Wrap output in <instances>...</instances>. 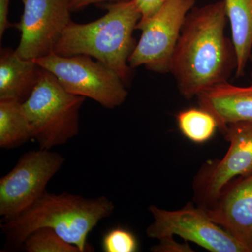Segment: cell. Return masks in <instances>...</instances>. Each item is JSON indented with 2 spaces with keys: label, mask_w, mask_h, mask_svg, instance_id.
I'll list each match as a JSON object with an SVG mask.
<instances>
[{
  "label": "cell",
  "mask_w": 252,
  "mask_h": 252,
  "mask_svg": "<svg viewBox=\"0 0 252 252\" xmlns=\"http://www.w3.org/2000/svg\"><path fill=\"white\" fill-rule=\"evenodd\" d=\"M140 11L141 18L137 26L143 24L152 18L161 7L165 0H134ZM136 27V28H137Z\"/></svg>",
  "instance_id": "cell-19"
},
{
  "label": "cell",
  "mask_w": 252,
  "mask_h": 252,
  "mask_svg": "<svg viewBox=\"0 0 252 252\" xmlns=\"http://www.w3.org/2000/svg\"><path fill=\"white\" fill-rule=\"evenodd\" d=\"M177 121L184 136L196 144L210 140L219 128L215 118L200 107L182 111L177 114Z\"/></svg>",
  "instance_id": "cell-16"
},
{
  "label": "cell",
  "mask_w": 252,
  "mask_h": 252,
  "mask_svg": "<svg viewBox=\"0 0 252 252\" xmlns=\"http://www.w3.org/2000/svg\"><path fill=\"white\" fill-rule=\"evenodd\" d=\"M195 0H165L160 9L137 26L142 34L128 63L132 69L144 66L152 72H170V64L182 26Z\"/></svg>",
  "instance_id": "cell-6"
},
{
  "label": "cell",
  "mask_w": 252,
  "mask_h": 252,
  "mask_svg": "<svg viewBox=\"0 0 252 252\" xmlns=\"http://www.w3.org/2000/svg\"><path fill=\"white\" fill-rule=\"evenodd\" d=\"M107 1H113V0H72L71 9L72 11H80L89 5L98 4V3Z\"/></svg>",
  "instance_id": "cell-22"
},
{
  "label": "cell",
  "mask_w": 252,
  "mask_h": 252,
  "mask_svg": "<svg viewBox=\"0 0 252 252\" xmlns=\"http://www.w3.org/2000/svg\"><path fill=\"white\" fill-rule=\"evenodd\" d=\"M237 56L235 74L244 75L252 49V0H224Z\"/></svg>",
  "instance_id": "cell-14"
},
{
  "label": "cell",
  "mask_w": 252,
  "mask_h": 252,
  "mask_svg": "<svg viewBox=\"0 0 252 252\" xmlns=\"http://www.w3.org/2000/svg\"><path fill=\"white\" fill-rule=\"evenodd\" d=\"M196 97L199 107L215 118L223 132L230 124L252 122V84L243 87L225 81L205 89Z\"/></svg>",
  "instance_id": "cell-12"
},
{
  "label": "cell",
  "mask_w": 252,
  "mask_h": 252,
  "mask_svg": "<svg viewBox=\"0 0 252 252\" xmlns=\"http://www.w3.org/2000/svg\"><path fill=\"white\" fill-rule=\"evenodd\" d=\"M32 139L31 126L23 103L0 101V147L16 149Z\"/></svg>",
  "instance_id": "cell-15"
},
{
  "label": "cell",
  "mask_w": 252,
  "mask_h": 252,
  "mask_svg": "<svg viewBox=\"0 0 252 252\" xmlns=\"http://www.w3.org/2000/svg\"><path fill=\"white\" fill-rule=\"evenodd\" d=\"M114 210V204L105 196L89 198L46 190L24 211L3 218L0 227L12 245H22L34 230L49 228L80 252H91L87 241L89 233L101 220L110 217Z\"/></svg>",
  "instance_id": "cell-2"
},
{
  "label": "cell",
  "mask_w": 252,
  "mask_h": 252,
  "mask_svg": "<svg viewBox=\"0 0 252 252\" xmlns=\"http://www.w3.org/2000/svg\"><path fill=\"white\" fill-rule=\"evenodd\" d=\"M250 61H251V62L252 63V54L251 55V56H250ZM251 77L252 79V72H251Z\"/></svg>",
  "instance_id": "cell-23"
},
{
  "label": "cell",
  "mask_w": 252,
  "mask_h": 252,
  "mask_svg": "<svg viewBox=\"0 0 252 252\" xmlns=\"http://www.w3.org/2000/svg\"><path fill=\"white\" fill-rule=\"evenodd\" d=\"M226 21L224 0L193 7L187 14L170 68L185 98L228 81L236 71L234 45L225 34Z\"/></svg>",
  "instance_id": "cell-1"
},
{
  "label": "cell",
  "mask_w": 252,
  "mask_h": 252,
  "mask_svg": "<svg viewBox=\"0 0 252 252\" xmlns=\"http://www.w3.org/2000/svg\"><path fill=\"white\" fill-rule=\"evenodd\" d=\"M10 0H0V37H2L6 28L12 25L8 21Z\"/></svg>",
  "instance_id": "cell-21"
},
{
  "label": "cell",
  "mask_w": 252,
  "mask_h": 252,
  "mask_svg": "<svg viewBox=\"0 0 252 252\" xmlns=\"http://www.w3.org/2000/svg\"><path fill=\"white\" fill-rule=\"evenodd\" d=\"M64 161L61 154L40 148L21 156L14 168L0 180V215L14 217L32 205Z\"/></svg>",
  "instance_id": "cell-7"
},
{
  "label": "cell",
  "mask_w": 252,
  "mask_h": 252,
  "mask_svg": "<svg viewBox=\"0 0 252 252\" xmlns=\"http://www.w3.org/2000/svg\"><path fill=\"white\" fill-rule=\"evenodd\" d=\"M205 212L214 222L252 252V173L228 188Z\"/></svg>",
  "instance_id": "cell-11"
},
{
  "label": "cell",
  "mask_w": 252,
  "mask_h": 252,
  "mask_svg": "<svg viewBox=\"0 0 252 252\" xmlns=\"http://www.w3.org/2000/svg\"><path fill=\"white\" fill-rule=\"evenodd\" d=\"M91 58L52 53L34 61L51 73L67 92L94 99L104 108L122 105L127 97L125 83L111 68Z\"/></svg>",
  "instance_id": "cell-5"
},
{
  "label": "cell",
  "mask_w": 252,
  "mask_h": 252,
  "mask_svg": "<svg viewBox=\"0 0 252 252\" xmlns=\"http://www.w3.org/2000/svg\"><path fill=\"white\" fill-rule=\"evenodd\" d=\"M104 7L107 14L94 22L80 24L71 21L54 53L91 56L111 68L126 83L132 69L129 59L136 46L133 32L142 15L134 0H122Z\"/></svg>",
  "instance_id": "cell-3"
},
{
  "label": "cell",
  "mask_w": 252,
  "mask_h": 252,
  "mask_svg": "<svg viewBox=\"0 0 252 252\" xmlns=\"http://www.w3.org/2000/svg\"><path fill=\"white\" fill-rule=\"evenodd\" d=\"M102 248L104 252H135L138 250V243L132 232L117 227L104 235Z\"/></svg>",
  "instance_id": "cell-18"
},
{
  "label": "cell",
  "mask_w": 252,
  "mask_h": 252,
  "mask_svg": "<svg viewBox=\"0 0 252 252\" xmlns=\"http://www.w3.org/2000/svg\"><path fill=\"white\" fill-rule=\"evenodd\" d=\"M86 97L67 92L51 73L42 69L39 81L23 107L32 139L39 148L63 145L79 131V111Z\"/></svg>",
  "instance_id": "cell-4"
},
{
  "label": "cell",
  "mask_w": 252,
  "mask_h": 252,
  "mask_svg": "<svg viewBox=\"0 0 252 252\" xmlns=\"http://www.w3.org/2000/svg\"><path fill=\"white\" fill-rule=\"evenodd\" d=\"M224 133L229 149L207 172L203 185L204 198L212 204L233 179L252 173V122L230 124Z\"/></svg>",
  "instance_id": "cell-10"
},
{
  "label": "cell",
  "mask_w": 252,
  "mask_h": 252,
  "mask_svg": "<svg viewBox=\"0 0 252 252\" xmlns=\"http://www.w3.org/2000/svg\"><path fill=\"white\" fill-rule=\"evenodd\" d=\"M22 245L28 252H80L77 247L63 240L49 228L34 230L28 235Z\"/></svg>",
  "instance_id": "cell-17"
},
{
  "label": "cell",
  "mask_w": 252,
  "mask_h": 252,
  "mask_svg": "<svg viewBox=\"0 0 252 252\" xmlns=\"http://www.w3.org/2000/svg\"><path fill=\"white\" fill-rule=\"evenodd\" d=\"M154 220L147 229L149 238L161 239L177 235L212 252H248L238 240L214 222L205 209L187 205L178 210H166L151 205Z\"/></svg>",
  "instance_id": "cell-8"
},
{
  "label": "cell",
  "mask_w": 252,
  "mask_h": 252,
  "mask_svg": "<svg viewBox=\"0 0 252 252\" xmlns=\"http://www.w3.org/2000/svg\"><path fill=\"white\" fill-rule=\"evenodd\" d=\"M159 243L151 249L154 252H192L191 248L187 242L185 244L179 243L174 240L173 237H168L159 240Z\"/></svg>",
  "instance_id": "cell-20"
},
{
  "label": "cell",
  "mask_w": 252,
  "mask_h": 252,
  "mask_svg": "<svg viewBox=\"0 0 252 252\" xmlns=\"http://www.w3.org/2000/svg\"><path fill=\"white\" fill-rule=\"evenodd\" d=\"M42 69L34 60L20 57L16 50L1 49L0 101L26 102L37 84Z\"/></svg>",
  "instance_id": "cell-13"
},
{
  "label": "cell",
  "mask_w": 252,
  "mask_h": 252,
  "mask_svg": "<svg viewBox=\"0 0 252 252\" xmlns=\"http://www.w3.org/2000/svg\"><path fill=\"white\" fill-rule=\"evenodd\" d=\"M21 32L16 49L20 57L35 60L54 53L56 42L70 23L72 0H23Z\"/></svg>",
  "instance_id": "cell-9"
}]
</instances>
